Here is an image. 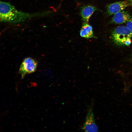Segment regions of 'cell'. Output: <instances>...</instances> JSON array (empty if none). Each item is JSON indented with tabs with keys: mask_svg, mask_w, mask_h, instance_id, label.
Masks as SVG:
<instances>
[{
	"mask_svg": "<svg viewBox=\"0 0 132 132\" xmlns=\"http://www.w3.org/2000/svg\"><path fill=\"white\" fill-rule=\"evenodd\" d=\"M47 12L28 13L18 10L13 6L7 2L0 1V20L2 22L17 23L34 17L47 14Z\"/></svg>",
	"mask_w": 132,
	"mask_h": 132,
	"instance_id": "6da1fadb",
	"label": "cell"
},
{
	"mask_svg": "<svg viewBox=\"0 0 132 132\" xmlns=\"http://www.w3.org/2000/svg\"><path fill=\"white\" fill-rule=\"evenodd\" d=\"M132 36V32L126 26H120L112 31V39L115 44L118 46L125 45L126 41Z\"/></svg>",
	"mask_w": 132,
	"mask_h": 132,
	"instance_id": "7a4b0ae2",
	"label": "cell"
},
{
	"mask_svg": "<svg viewBox=\"0 0 132 132\" xmlns=\"http://www.w3.org/2000/svg\"><path fill=\"white\" fill-rule=\"evenodd\" d=\"M37 62L35 59L30 57L25 58L20 66L19 73L23 78L26 75L34 72L36 70Z\"/></svg>",
	"mask_w": 132,
	"mask_h": 132,
	"instance_id": "3957f363",
	"label": "cell"
},
{
	"mask_svg": "<svg viewBox=\"0 0 132 132\" xmlns=\"http://www.w3.org/2000/svg\"><path fill=\"white\" fill-rule=\"evenodd\" d=\"M92 103V102L88 108L86 120L82 128V130L86 132H97L98 131V128L95 122L94 119Z\"/></svg>",
	"mask_w": 132,
	"mask_h": 132,
	"instance_id": "277c9868",
	"label": "cell"
},
{
	"mask_svg": "<svg viewBox=\"0 0 132 132\" xmlns=\"http://www.w3.org/2000/svg\"><path fill=\"white\" fill-rule=\"evenodd\" d=\"M130 6L129 0L116 2L107 6V12L109 15H114Z\"/></svg>",
	"mask_w": 132,
	"mask_h": 132,
	"instance_id": "5b68a950",
	"label": "cell"
},
{
	"mask_svg": "<svg viewBox=\"0 0 132 132\" xmlns=\"http://www.w3.org/2000/svg\"><path fill=\"white\" fill-rule=\"evenodd\" d=\"M130 18V15L127 11H121L115 14L110 22L111 23L121 24L127 22Z\"/></svg>",
	"mask_w": 132,
	"mask_h": 132,
	"instance_id": "8992f818",
	"label": "cell"
},
{
	"mask_svg": "<svg viewBox=\"0 0 132 132\" xmlns=\"http://www.w3.org/2000/svg\"><path fill=\"white\" fill-rule=\"evenodd\" d=\"M97 9L95 7L90 5L83 6L80 11V15L84 22H88L89 19Z\"/></svg>",
	"mask_w": 132,
	"mask_h": 132,
	"instance_id": "52a82bcc",
	"label": "cell"
},
{
	"mask_svg": "<svg viewBox=\"0 0 132 132\" xmlns=\"http://www.w3.org/2000/svg\"><path fill=\"white\" fill-rule=\"evenodd\" d=\"M80 34L82 37L87 39L91 38L93 36L92 27L88 22H84L83 23Z\"/></svg>",
	"mask_w": 132,
	"mask_h": 132,
	"instance_id": "ba28073f",
	"label": "cell"
},
{
	"mask_svg": "<svg viewBox=\"0 0 132 132\" xmlns=\"http://www.w3.org/2000/svg\"><path fill=\"white\" fill-rule=\"evenodd\" d=\"M127 23V27L132 32V18H130Z\"/></svg>",
	"mask_w": 132,
	"mask_h": 132,
	"instance_id": "9c48e42d",
	"label": "cell"
},
{
	"mask_svg": "<svg viewBox=\"0 0 132 132\" xmlns=\"http://www.w3.org/2000/svg\"><path fill=\"white\" fill-rule=\"evenodd\" d=\"M131 42V38L127 39L125 41V45L127 46H129Z\"/></svg>",
	"mask_w": 132,
	"mask_h": 132,
	"instance_id": "30bf717a",
	"label": "cell"
},
{
	"mask_svg": "<svg viewBox=\"0 0 132 132\" xmlns=\"http://www.w3.org/2000/svg\"><path fill=\"white\" fill-rule=\"evenodd\" d=\"M130 6H132V0H129Z\"/></svg>",
	"mask_w": 132,
	"mask_h": 132,
	"instance_id": "8fae6325",
	"label": "cell"
},
{
	"mask_svg": "<svg viewBox=\"0 0 132 132\" xmlns=\"http://www.w3.org/2000/svg\"></svg>",
	"mask_w": 132,
	"mask_h": 132,
	"instance_id": "7c38bea8",
	"label": "cell"
}]
</instances>
